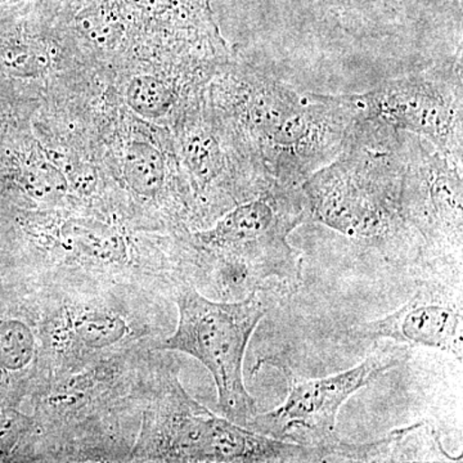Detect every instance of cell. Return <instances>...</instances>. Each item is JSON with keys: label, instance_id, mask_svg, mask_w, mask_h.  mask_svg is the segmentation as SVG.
Listing matches in <instances>:
<instances>
[{"label": "cell", "instance_id": "obj_11", "mask_svg": "<svg viewBox=\"0 0 463 463\" xmlns=\"http://www.w3.org/2000/svg\"><path fill=\"white\" fill-rule=\"evenodd\" d=\"M44 33L42 39H11L0 44V74L18 80H35L50 74L54 56L44 43Z\"/></svg>", "mask_w": 463, "mask_h": 463}, {"label": "cell", "instance_id": "obj_12", "mask_svg": "<svg viewBox=\"0 0 463 463\" xmlns=\"http://www.w3.org/2000/svg\"><path fill=\"white\" fill-rule=\"evenodd\" d=\"M74 327L78 339L90 347L112 345L127 334L123 319L109 313H83L75 319Z\"/></svg>", "mask_w": 463, "mask_h": 463}, {"label": "cell", "instance_id": "obj_2", "mask_svg": "<svg viewBox=\"0 0 463 463\" xmlns=\"http://www.w3.org/2000/svg\"><path fill=\"white\" fill-rule=\"evenodd\" d=\"M309 223L300 187L274 184L214 223L181 240L188 279L212 283L225 300L291 294L303 281V255L289 234Z\"/></svg>", "mask_w": 463, "mask_h": 463}, {"label": "cell", "instance_id": "obj_4", "mask_svg": "<svg viewBox=\"0 0 463 463\" xmlns=\"http://www.w3.org/2000/svg\"><path fill=\"white\" fill-rule=\"evenodd\" d=\"M263 295L236 301H215L183 282L176 289L178 326L157 349L184 353L212 373L218 404L225 419L248 428L257 405L243 380V359L250 339L267 313Z\"/></svg>", "mask_w": 463, "mask_h": 463}, {"label": "cell", "instance_id": "obj_5", "mask_svg": "<svg viewBox=\"0 0 463 463\" xmlns=\"http://www.w3.org/2000/svg\"><path fill=\"white\" fill-rule=\"evenodd\" d=\"M174 149L194 200L197 227L272 187L264 167L228 129L207 90L174 121Z\"/></svg>", "mask_w": 463, "mask_h": 463}, {"label": "cell", "instance_id": "obj_14", "mask_svg": "<svg viewBox=\"0 0 463 463\" xmlns=\"http://www.w3.org/2000/svg\"><path fill=\"white\" fill-rule=\"evenodd\" d=\"M33 355L32 331L24 323H0V365L16 371L30 364Z\"/></svg>", "mask_w": 463, "mask_h": 463}, {"label": "cell", "instance_id": "obj_6", "mask_svg": "<svg viewBox=\"0 0 463 463\" xmlns=\"http://www.w3.org/2000/svg\"><path fill=\"white\" fill-rule=\"evenodd\" d=\"M402 141L403 212L421 243L423 276L462 279L463 164L413 134Z\"/></svg>", "mask_w": 463, "mask_h": 463}, {"label": "cell", "instance_id": "obj_1", "mask_svg": "<svg viewBox=\"0 0 463 463\" xmlns=\"http://www.w3.org/2000/svg\"><path fill=\"white\" fill-rule=\"evenodd\" d=\"M403 174L402 132L364 118L339 156L301 184L309 222L421 264V243L405 221Z\"/></svg>", "mask_w": 463, "mask_h": 463}, {"label": "cell", "instance_id": "obj_8", "mask_svg": "<svg viewBox=\"0 0 463 463\" xmlns=\"http://www.w3.org/2000/svg\"><path fill=\"white\" fill-rule=\"evenodd\" d=\"M402 352H379L343 373L321 379H298L286 371L288 398L276 410L255 414L248 429L286 443L326 450L335 462L341 439L336 432L341 407L359 390L401 362Z\"/></svg>", "mask_w": 463, "mask_h": 463}, {"label": "cell", "instance_id": "obj_3", "mask_svg": "<svg viewBox=\"0 0 463 463\" xmlns=\"http://www.w3.org/2000/svg\"><path fill=\"white\" fill-rule=\"evenodd\" d=\"M134 456L167 462H326L319 448L276 440L218 417L185 392L175 368L160 381Z\"/></svg>", "mask_w": 463, "mask_h": 463}, {"label": "cell", "instance_id": "obj_13", "mask_svg": "<svg viewBox=\"0 0 463 463\" xmlns=\"http://www.w3.org/2000/svg\"><path fill=\"white\" fill-rule=\"evenodd\" d=\"M24 178L30 194L42 201H56L65 196L69 190L65 173L48 157H35L30 161Z\"/></svg>", "mask_w": 463, "mask_h": 463}, {"label": "cell", "instance_id": "obj_9", "mask_svg": "<svg viewBox=\"0 0 463 463\" xmlns=\"http://www.w3.org/2000/svg\"><path fill=\"white\" fill-rule=\"evenodd\" d=\"M462 307V279L423 276L403 307L383 318L353 327L349 335L365 341L386 339L404 345L432 347L461 361Z\"/></svg>", "mask_w": 463, "mask_h": 463}, {"label": "cell", "instance_id": "obj_10", "mask_svg": "<svg viewBox=\"0 0 463 463\" xmlns=\"http://www.w3.org/2000/svg\"><path fill=\"white\" fill-rule=\"evenodd\" d=\"M313 17L354 38L405 33L428 18L439 0H298Z\"/></svg>", "mask_w": 463, "mask_h": 463}, {"label": "cell", "instance_id": "obj_7", "mask_svg": "<svg viewBox=\"0 0 463 463\" xmlns=\"http://www.w3.org/2000/svg\"><path fill=\"white\" fill-rule=\"evenodd\" d=\"M462 47L411 74L354 93L362 116L426 139L463 163Z\"/></svg>", "mask_w": 463, "mask_h": 463}]
</instances>
